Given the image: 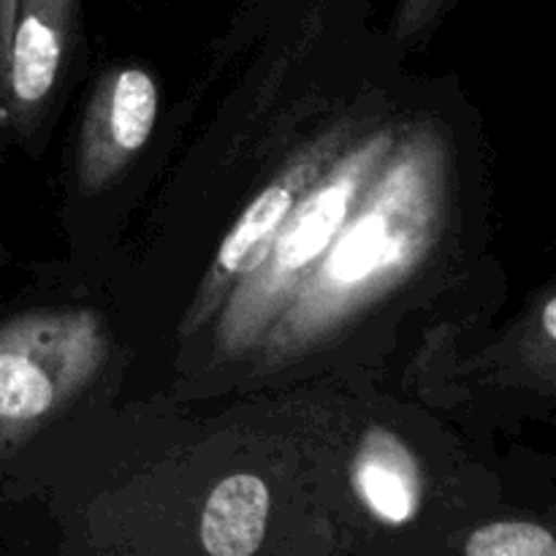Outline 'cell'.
Returning a JSON list of instances; mask_svg holds the SVG:
<instances>
[{"instance_id": "52a82bcc", "label": "cell", "mask_w": 556, "mask_h": 556, "mask_svg": "<svg viewBox=\"0 0 556 556\" xmlns=\"http://www.w3.org/2000/svg\"><path fill=\"white\" fill-rule=\"evenodd\" d=\"M353 483L375 519L405 525L421 508L424 481L416 456L389 429H372L353 462Z\"/></svg>"}, {"instance_id": "ba28073f", "label": "cell", "mask_w": 556, "mask_h": 556, "mask_svg": "<svg viewBox=\"0 0 556 556\" xmlns=\"http://www.w3.org/2000/svg\"><path fill=\"white\" fill-rule=\"evenodd\" d=\"M269 521V489L239 472L212 489L201 514V546L212 556H250L261 548Z\"/></svg>"}, {"instance_id": "3957f363", "label": "cell", "mask_w": 556, "mask_h": 556, "mask_svg": "<svg viewBox=\"0 0 556 556\" xmlns=\"http://www.w3.org/2000/svg\"><path fill=\"white\" fill-rule=\"evenodd\" d=\"M106 358V320L92 309H33L0 324V459L63 416Z\"/></svg>"}, {"instance_id": "7c38bea8", "label": "cell", "mask_w": 556, "mask_h": 556, "mask_svg": "<svg viewBox=\"0 0 556 556\" xmlns=\"http://www.w3.org/2000/svg\"><path fill=\"white\" fill-rule=\"evenodd\" d=\"M16 3L20 0H0V109L5 103V76H9L11 33H14Z\"/></svg>"}, {"instance_id": "8992f818", "label": "cell", "mask_w": 556, "mask_h": 556, "mask_svg": "<svg viewBox=\"0 0 556 556\" xmlns=\"http://www.w3.org/2000/svg\"><path fill=\"white\" fill-rule=\"evenodd\" d=\"M79 0H20L11 33L5 103L11 125L30 134L41 123L76 30Z\"/></svg>"}, {"instance_id": "5b68a950", "label": "cell", "mask_w": 556, "mask_h": 556, "mask_svg": "<svg viewBox=\"0 0 556 556\" xmlns=\"http://www.w3.org/2000/svg\"><path fill=\"white\" fill-rule=\"evenodd\" d=\"M161 92L144 68H114L92 87L76 141V182L81 193L112 188L150 141Z\"/></svg>"}, {"instance_id": "6da1fadb", "label": "cell", "mask_w": 556, "mask_h": 556, "mask_svg": "<svg viewBox=\"0 0 556 556\" xmlns=\"http://www.w3.org/2000/svg\"><path fill=\"white\" fill-rule=\"evenodd\" d=\"M454 163L443 130L402 123L367 190L250 362L304 356L407 286L448 231Z\"/></svg>"}, {"instance_id": "9c48e42d", "label": "cell", "mask_w": 556, "mask_h": 556, "mask_svg": "<svg viewBox=\"0 0 556 556\" xmlns=\"http://www.w3.org/2000/svg\"><path fill=\"white\" fill-rule=\"evenodd\" d=\"M470 556H556V538L535 521H492L470 532Z\"/></svg>"}, {"instance_id": "8fae6325", "label": "cell", "mask_w": 556, "mask_h": 556, "mask_svg": "<svg viewBox=\"0 0 556 556\" xmlns=\"http://www.w3.org/2000/svg\"><path fill=\"white\" fill-rule=\"evenodd\" d=\"M456 0H396L394 36L396 41L413 43L427 36L445 16Z\"/></svg>"}, {"instance_id": "277c9868", "label": "cell", "mask_w": 556, "mask_h": 556, "mask_svg": "<svg viewBox=\"0 0 556 556\" xmlns=\"http://www.w3.org/2000/svg\"><path fill=\"white\" fill-rule=\"evenodd\" d=\"M342 128H345V123L320 134L309 147H302L275 174V179L244 206V212L237 217L231 231L226 233V239L217 248L215 261L206 269L204 280H201L199 291H195L193 302H190L188 313H185L182 326H179L182 340H193L195 334H201L210 326V320L215 318L228 291L239 280H244L250 271L258 269L261 261L269 253L271 242H275L277 231L286 223L288 212L293 210V204L302 195V190L307 188L309 179L324 168V163L334 152Z\"/></svg>"}, {"instance_id": "7a4b0ae2", "label": "cell", "mask_w": 556, "mask_h": 556, "mask_svg": "<svg viewBox=\"0 0 556 556\" xmlns=\"http://www.w3.org/2000/svg\"><path fill=\"white\" fill-rule=\"evenodd\" d=\"M402 123L378 119L375 125L345 123L329 161L307 182L269 253L255 271L228 291L210 320V340L217 358L250 362L266 331L291 304L302 282L337 237L340 226L383 157L394 147Z\"/></svg>"}, {"instance_id": "30bf717a", "label": "cell", "mask_w": 556, "mask_h": 556, "mask_svg": "<svg viewBox=\"0 0 556 556\" xmlns=\"http://www.w3.org/2000/svg\"><path fill=\"white\" fill-rule=\"evenodd\" d=\"M556 299L554 293H546L538 304L535 320L530 326V334L525 337V362L535 375L541 372L546 383L554 380V362H556Z\"/></svg>"}]
</instances>
